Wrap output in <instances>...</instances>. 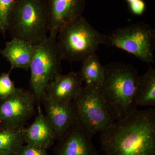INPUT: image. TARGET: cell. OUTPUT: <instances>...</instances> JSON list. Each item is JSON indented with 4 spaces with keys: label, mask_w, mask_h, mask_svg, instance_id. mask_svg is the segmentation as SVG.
<instances>
[{
    "label": "cell",
    "mask_w": 155,
    "mask_h": 155,
    "mask_svg": "<svg viewBox=\"0 0 155 155\" xmlns=\"http://www.w3.org/2000/svg\"><path fill=\"white\" fill-rule=\"evenodd\" d=\"M107 35L106 45L109 46L123 50L148 65L154 63L155 30L147 23L118 28Z\"/></svg>",
    "instance_id": "cell-7"
},
{
    "label": "cell",
    "mask_w": 155,
    "mask_h": 155,
    "mask_svg": "<svg viewBox=\"0 0 155 155\" xmlns=\"http://www.w3.org/2000/svg\"><path fill=\"white\" fill-rule=\"evenodd\" d=\"M34 51V45L28 42L12 38L7 42L5 48L0 50V54L8 60L13 69H29Z\"/></svg>",
    "instance_id": "cell-14"
},
{
    "label": "cell",
    "mask_w": 155,
    "mask_h": 155,
    "mask_svg": "<svg viewBox=\"0 0 155 155\" xmlns=\"http://www.w3.org/2000/svg\"><path fill=\"white\" fill-rule=\"evenodd\" d=\"M38 114L33 123L26 128L25 142L27 145L46 150L53 144L57 136L48 117L38 107Z\"/></svg>",
    "instance_id": "cell-13"
},
{
    "label": "cell",
    "mask_w": 155,
    "mask_h": 155,
    "mask_svg": "<svg viewBox=\"0 0 155 155\" xmlns=\"http://www.w3.org/2000/svg\"><path fill=\"white\" fill-rule=\"evenodd\" d=\"M128 5L131 13L137 16L142 15L146 9V5L143 0H137Z\"/></svg>",
    "instance_id": "cell-21"
},
{
    "label": "cell",
    "mask_w": 155,
    "mask_h": 155,
    "mask_svg": "<svg viewBox=\"0 0 155 155\" xmlns=\"http://www.w3.org/2000/svg\"><path fill=\"white\" fill-rule=\"evenodd\" d=\"M79 75L87 86L99 88L104 78L105 68L96 54H93L82 62Z\"/></svg>",
    "instance_id": "cell-16"
},
{
    "label": "cell",
    "mask_w": 155,
    "mask_h": 155,
    "mask_svg": "<svg viewBox=\"0 0 155 155\" xmlns=\"http://www.w3.org/2000/svg\"><path fill=\"white\" fill-rule=\"evenodd\" d=\"M72 103L77 121L91 137L115 122L99 88L84 85Z\"/></svg>",
    "instance_id": "cell-6"
},
{
    "label": "cell",
    "mask_w": 155,
    "mask_h": 155,
    "mask_svg": "<svg viewBox=\"0 0 155 155\" xmlns=\"http://www.w3.org/2000/svg\"><path fill=\"white\" fill-rule=\"evenodd\" d=\"M19 0H0V31L5 37L10 14Z\"/></svg>",
    "instance_id": "cell-18"
},
{
    "label": "cell",
    "mask_w": 155,
    "mask_h": 155,
    "mask_svg": "<svg viewBox=\"0 0 155 155\" xmlns=\"http://www.w3.org/2000/svg\"><path fill=\"white\" fill-rule=\"evenodd\" d=\"M36 101L32 92L21 88L0 100V130L24 127L34 113Z\"/></svg>",
    "instance_id": "cell-8"
},
{
    "label": "cell",
    "mask_w": 155,
    "mask_h": 155,
    "mask_svg": "<svg viewBox=\"0 0 155 155\" xmlns=\"http://www.w3.org/2000/svg\"><path fill=\"white\" fill-rule=\"evenodd\" d=\"M48 117L52 125L57 139H61L76 120L73 103L57 101L44 96L41 101Z\"/></svg>",
    "instance_id": "cell-11"
},
{
    "label": "cell",
    "mask_w": 155,
    "mask_h": 155,
    "mask_svg": "<svg viewBox=\"0 0 155 155\" xmlns=\"http://www.w3.org/2000/svg\"><path fill=\"white\" fill-rule=\"evenodd\" d=\"M125 1L128 4H129L130 3L133 2H135V1H137V0H125Z\"/></svg>",
    "instance_id": "cell-22"
},
{
    "label": "cell",
    "mask_w": 155,
    "mask_h": 155,
    "mask_svg": "<svg viewBox=\"0 0 155 155\" xmlns=\"http://www.w3.org/2000/svg\"><path fill=\"white\" fill-rule=\"evenodd\" d=\"M10 73L4 72L0 75V100L10 96L16 90L14 81L10 78Z\"/></svg>",
    "instance_id": "cell-19"
},
{
    "label": "cell",
    "mask_w": 155,
    "mask_h": 155,
    "mask_svg": "<svg viewBox=\"0 0 155 155\" xmlns=\"http://www.w3.org/2000/svg\"><path fill=\"white\" fill-rule=\"evenodd\" d=\"M63 57L57 37L49 35L34 45L30 65L31 91L36 101H41L48 85L62 71Z\"/></svg>",
    "instance_id": "cell-5"
},
{
    "label": "cell",
    "mask_w": 155,
    "mask_h": 155,
    "mask_svg": "<svg viewBox=\"0 0 155 155\" xmlns=\"http://www.w3.org/2000/svg\"><path fill=\"white\" fill-rule=\"evenodd\" d=\"M24 127L0 130V155H17L25 142Z\"/></svg>",
    "instance_id": "cell-17"
},
{
    "label": "cell",
    "mask_w": 155,
    "mask_h": 155,
    "mask_svg": "<svg viewBox=\"0 0 155 155\" xmlns=\"http://www.w3.org/2000/svg\"><path fill=\"white\" fill-rule=\"evenodd\" d=\"M100 133L105 155H155V110L137 109Z\"/></svg>",
    "instance_id": "cell-1"
},
{
    "label": "cell",
    "mask_w": 155,
    "mask_h": 155,
    "mask_svg": "<svg viewBox=\"0 0 155 155\" xmlns=\"http://www.w3.org/2000/svg\"><path fill=\"white\" fill-rule=\"evenodd\" d=\"M135 99L137 106L155 107V69L152 67L139 75Z\"/></svg>",
    "instance_id": "cell-15"
},
{
    "label": "cell",
    "mask_w": 155,
    "mask_h": 155,
    "mask_svg": "<svg viewBox=\"0 0 155 155\" xmlns=\"http://www.w3.org/2000/svg\"><path fill=\"white\" fill-rule=\"evenodd\" d=\"M50 11L49 34L57 37L59 30L68 22L82 15L86 0H48Z\"/></svg>",
    "instance_id": "cell-9"
},
{
    "label": "cell",
    "mask_w": 155,
    "mask_h": 155,
    "mask_svg": "<svg viewBox=\"0 0 155 155\" xmlns=\"http://www.w3.org/2000/svg\"><path fill=\"white\" fill-rule=\"evenodd\" d=\"M17 155H47L46 150L32 146H22Z\"/></svg>",
    "instance_id": "cell-20"
},
{
    "label": "cell",
    "mask_w": 155,
    "mask_h": 155,
    "mask_svg": "<svg viewBox=\"0 0 155 155\" xmlns=\"http://www.w3.org/2000/svg\"><path fill=\"white\" fill-rule=\"evenodd\" d=\"M57 36L63 60L81 62L106 45L107 35L95 29L82 15L68 22Z\"/></svg>",
    "instance_id": "cell-4"
},
{
    "label": "cell",
    "mask_w": 155,
    "mask_h": 155,
    "mask_svg": "<svg viewBox=\"0 0 155 155\" xmlns=\"http://www.w3.org/2000/svg\"><path fill=\"white\" fill-rule=\"evenodd\" d=\"M50 22L48 0H19L9 17L8 31L12 38L36 45L47 38Z\"/></svg>",
    "instance_id": "cell-3"
},
{
    "label": "cell",
    "mask_w": 155,
    "mask_h": 155,
    "mask_svg": "<svg viewBox=\"0 0 155 155\" xmlns=\"http://www.w3.org/2000/svg\"><path fill=\"white\" fill-rule=\"evenodd\" d=\"M90 136L76 120L60 140L58 155H99Z\"/></svg>",
    "instance_id": "cell-10"
},
{
    "label": "cell",
    "mask_w": 155,
    "mask_h": 155,
    "mask_svg": "<svg viewBox=\"0 0 155 155\" xmlns=\"http://www.w3.org/2000/svg\"><path fill=\"white\" fill-rule=\"evenodd\" d=\"M105 68L104 78L99 89L117 122L137 109L135 94L138 73L131 64L119 62H111Z\"/></svg>",
    "instance_id": "cell-2"
},
{
    "label": "cell",
    "mask_w": 155,
    "mask_h": 155,
    "mask_svg": "<svg viewBox=\"0 0 155 155\" xmlns=\"http://www.w3.org/2000/svg\"><path fill=\"white\" fill-rule=\"evenodd\" d=\"M82 83L78 72L61 74L48 85L44 96L57 101L71 103L81 91Z\"/></svg>",
    "instance_id": "cell-12"
}]
</instances>
